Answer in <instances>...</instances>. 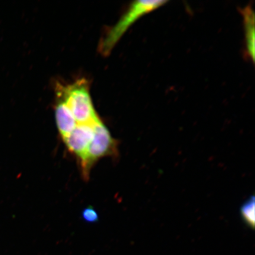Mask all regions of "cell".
<instances>
[{"mask_svg":"<svg viewBox=\"0 0 255 255\" xmlns=\"http://www.w3.org/2000/svg\"><path fill=\"white\" fill-rule=\"evenodd\" d=\"M94 124H77L70 134L63 139L67 148L81 161L93 139Z\"/></svg>","mask_w":255,"mask_h":255,"instance_id":"cell-4","label":"cell"},{"mask_svg":"<svg viewBox=\"0 0 255 255\" xmlns=\"http://www.w3.org/2000/svg\"><path fill=\"white\" fill-rule=\"evenodd\" d=\"M94 128L93 139L85 157L80 161L85 178H88L91 168L96 161L105 156L118 155V142L101 120L94 124Z\"/></svg>","mask_w":255,"mask_h":255,"instance_id":"cell-3","label":"cell"},{"mask_svg":"<svg viewBox=\"0 0 255 255\" xmlns=\"http://www.w3.org/2000/svg\"><path fill=\"white\" fill-rule=\"evenodd\" d=\"M244 18L247 56L255 60V12L252 5H248L240 9Z\"/></svg>","mask_w":255,"mask_h":255,"instance_id":"cell-6","label":"cell"},{"mask_svg":"<svg viewBox=\"0 0 255 255\" xmlns=\"http://www.w3.org/2000/svg\"><path fill=\"white\" fill-rule=\"evenodd\" d=\"M167 1H135L132 2L126 13L116 25L110 28L100 44V51L104 55H109L111 50L123 34L133 23L142 15L161 7Z\"/></svg>","mask_w":255,"mask_h":255,"instance_id":"cell-2","label":"cell"},{"mask_svg":"<svg viewBox=\"0 0 255 255\" xmlns=\"http://www.w3.org/2000/svg\"><path fill=\"white\" fill-rule=\"evenodd\" d=\"M57 97L65 102L78 124H95L100 120L92 103L87 80L81 79L73 84L57 86Z\"/></svg>","mask_w":255,"mask_h":255,"instance_id":"cell-1","label":"cell"},{"mask_svg":"<svg viewBox=\"0 0 255 255\" xmlns=\"http://www.w3.org/2000/svg\"><path fill=\"white\" fill-rule=\"evenodd\" d=\"M57 99L55 107L57 127L60 135L64 139L72 132L78 124L65 102L59 97H57Z\"/></svg>","mask_w":255,"mask_h":255,"instance_id":"cell-5","label":"cell"},{"mask_svg":"<svg viewBox=\"0 0 255 255\" xmlns=\"http://www.w3.org/2000/svg\"><path fill=\"white\" fill-rule=\"evenodd\" d=\"M82 218L87 222H96L98 221V215L93 207L85 208L82 212Z\"/></svg>","mask_w":255,"mask_h":255,"instance_id":"cell-8","label":"cell"},{"mask_svg":"<svg viewBox=\"0 0 255 255\" xmlns=\"http://www.w3.org/2000/svg\"><path fill=\"white\" fill-rule=\"evenodd\" d=\"M241 214L242 219L250 227L255 226V197L252 196L249 199L241 208Z\"/></svg>","mask_w":255,"mask_h":255,"instance_id":"cell-7","label":"cell"}]
</instances>
